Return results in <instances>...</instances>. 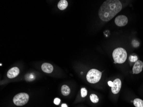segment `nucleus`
<instances>
[{
    "instance_id": "1",
    "label": "nucleus",
    "mask_w": 143,
    "mask_h": 107,
    "mask_svg": "<svg viewBox=\"0 0 143 107\" xmlns=\"http://www.w3.org/2000/svg\"><path fill=\"white\" fill-rule=\"evenodd\" d=\"M122 5L119 0H107L99 10V18L104 22H108L121 11Z\"/></svg>"
},
{
    "instance_id": "2",
    "label": "nucleus",
    "mask_w": 143,
    "mask_h": 107,
    "mask_svg": "<svg viewBox=\"0 0 143 107\" xmlns=\"http://www.w3.org/2000/svg\"><path fill=\"white\" fill-rule=\"evenodd\" d=\"M112 56L115 63L121 64L126 61L127 59V52L124 48H118L114 50Z\"/></svg>"
},
{
    "instance_id": "3",
    "label": "nucleus",
    "mask_w": 143,
    "mask_h": 107,
    "mask_svg": "<svg viewBox=\"0 0 143 107\" xmlns=\"http://www.w3.org/2000/svg\"><path fill=\"white\" fill-rule=\"evenodd\" d=\"M102 73L96 69H91L87 73V80L91 84L98 82L101 78Z\"/></svg>"
},
{
    "instance_id": "4",
    "label": "nucleus",
    "mask_w": 143,
    "mask_h": 107,
    "mask_svg": "<svg viewBox=\"0 0 143 107\" xmlns=\"http://www.w3.org/2000/svg\"><path fill=\"white\" fill-rule=\"evenodd\" d=\"M29 98V95L28 94L22 92L17 94L14 97L13 102L17 106H23L28 102Z\"/></svg>"
},
{
    "instance_id": "5",
    "label": "nucleus",
    "mask_w": 143,
    "mask_h": 107,
    "mask_svg": "<svg viewBox=\"0 0 143 107\" xmlns=\"http://www.w3.org/2000/svg\"><path fill=\"white\" fill-rule=\"evenodd\" d=\"M114 22L117 26L122 27L127 25L128 22V19L124 15H120L115 18Z\"/></svg>"
},
{
    "instance_id": "6",
    "label": "nucleus",
    "mask_w": 143,
    "mask_h": 107,
    "mask_svg": "<svg viewBox=\"0 0 143 107\" xmlns=\"http://www.w3.org/2000/svg\"><path fill=\"white\" fill-rule=\"evenodd\" d=\"M113 86L111 87V91L113 94H118L121 88V81L120 79H116L113 81Z\"/></svg>"
},
{
    "instance_id": "7",
    "label": "nucleus",
    "mask_w": 143,
    "mask_h": 107,
    "mask_svg": "<svg viewBox=\"0 0 143 107\" xmlns=\"http://www.w3.org/2000/svg\"><path fill=\"white\" fill-rule=\"evenodd\" d=\"M143 62L142 61L138 60L134 65L132 68L133 74H138L141 73L143 70Z\"/></svg>"
},
{
    "instance_id": "8",
    "label": "nucleus",
    "mask_w": 143,
    "mask_h": 107,
    "mask_svg": "<svg viewBox=\"0 0 143 107\" xmlns=\"http://www.w3.org/2000/svg\"><path fill=\"white\" fill-rule=\"evenodd\" d=\"M19 69L17 67H14L9 70L7 76L9 79H13L17 76L19 73Z\"/></svg>"
},
{
    "instance_id": "9",
    "label": "nucleus",
    "mask_w": 143,
    "mask_h": 107,
    "mask_svg": "<svg viewBox=\"0 0 143 107\" xmlns=\"http://www.w3.org/2000/svg\"><path fill=\"white\" fill-rule=\"evenodd\" d=\"M41 69L43 71L47 73H51L53 70V67L49 63H43L41 66Z\"/></svg>"
},
{
    "instance_id": "10",
    "label": "nucleus",
    "mask_w": 143,
    "mask_h": 107,
    "mask_svg": "<svg viewBox=\"0 0 143 107\" xmlns=\"http://www.w3.org/2000/svg\"><path fill=\"white\" fill-rule=\"evenodd\" d=\"M68 5V2L66 0H60L58 4V8L60 10H64L66 9Z\"/></svg>"
},
{
    "instance_id": "11",
    "label": "nucleus",
    "mask_w": 143,
    "mask_h": 107,
    "mask_svg": "<svg viewBox=\"0 0 143 107\" xmlns=\"http://www.w3.org/2000/svg\"><path fill=\"white\" fill-rule=\"evenodd\" d=\"M61 92L64 96H67L70 92V89L68 86L66 85H63L61 87Z\"/></svg>"
},
{
    "instance_id": "12",
    "label": "nucleus",
    "mask_w": 143,
    "mask_h": 107,
    "mask_svg": "<svg viewBox=\"0 0 143 107\" xmlns=\"http://www.w3.org/2000/svg\"><path fill=\"white\" fill-rule=\"evenodd\" d=\"M133 104L135 107H143V100L140 98H135L134 100Z\"/></svg>"
},
{
    "instance_id": "13",
    "label": "nucleus",
    "mask_w": 143,
    "mask_h": 107,
    "mask_svg": "<svg viewBox=\"0 0 143 107\" xmlns=\"http://www.w3.org/2000/svg\"><path fill=\"white\" fill-rule=\"evenodd\" d=\"M90 99L91 101L93 103H96L99 101V98H98V96H97V95L94 94H92L90 95Z\"/></svg>"
},
{
    "instance_id": "14",
    "label": "nucleus",
    "mask_w": 143,
    "mask_h": 107,
    "mask_svg": "<svg viewBox=\"0 0 143 107\" xmlns=\"http://www.w3.org/2000/svg\"><path fill=\"white\" fill-rule=\"evenodd\" d=\"M81 96L83 98L87 96V91L85 88H83L81 90Z\"/></svg>"
},
{
    "instance_id": "15",
    "label": "nucleus",
    "mask_w": 143,
    "mask_h": 107,
    "mask_svg": "<svg viewBox=\"0 0 143 107\" xmlns=\"http://www.w3.org/2000/svg\"><path fill=\"white\" fill-rule=\"evenodd\" d=\"M132 46L134 48H136L139 47V46L140 45V43L138 41H137V40H135V39H134V40H132Z\"/></svg>"
},
{
    "instance_id": "16",
    "label": "nucleus",
    "mask_w": 143,
    "mask_h": 107,
    "mask_svg": "<svg viewBox=\"0 0 143 107\" xmlns=\"http://www.w3.org/2000/svg\"><path fill=\"white\" fill-rule=\"evenodd\" d=\"M138 57L136 56L131 55L129 57V60L131 62H135L138 60Z\"/></svg>"
},
{
    "instance_id": "17",
    "label": "nucleus",
    "mask_w": 143,
    "mask_h": 107,
    "mask_svg": "<svg viewBox=\"0 0 143 107\" xmlns=\"http://www.w3.org/2000/svg\"><path fill=\"white\" fill-rule=\"evenodd\" d=\"M60 102V98H55L54 99V103L56 105H59Z\"/></svg>"
},
{
    "instance_id": "18",
    "label": "nucleus",
    "mask_w": 143,
    "mask_h": 107,
    "mask_svg": "<svg viewBox=\"0 0 143 107\" xmlns=\"http://www.w3.org/2000/svg\"><path fill=\"white\" fill-rule=\"evenodd\" d=\"M113 82L111 81H109L108 82V85H109V86L111 87H112L113 86Z\"/></svg>"
},
{
    "instance_id": "19",
    "label": "nucleus",
    "mask_w": 143,
    "mask_h": 107,
    "mask_svg": "<svg viewBox=\"0 0 143 107\" xmlns=\"http://www.w3.org/2000/svg\"><path fill=\"white\" fill-rule=\"evenodd\" d=\"M61 107H68V106L66 104H63L61 105Z\"/></svg>"
}]
</instances>
